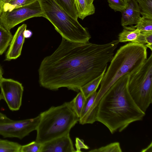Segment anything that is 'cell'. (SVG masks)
Listing matches in <instances>:
<instances>
[{
  "instance_id": "cell-21",
  "label": "cell",
  "mask_w": 152,
  "mask_h": 152,
  "mask_svg": "<svg viewBox=\"0 0 152 152\" xmlns=\"http://www.w3.org/2000/svg\"><path fill=\"white\" fill-rule=\"evenodd\" d=\"M21 145L16 142L0 139V152H20Z\"/></svg>"
},
{
  "instance_id": "cell-22",
  "label": "cell",
  "mask_w": 152,
  "mask_h": 152,
  "mask_svg": "<svg viewBox=\"0 0 152 152\" xmlns=\"http://www.w3.org/2000/svg\"><path fill=\"white\" fill-rule=\"evenodd\" d=\"M61 7L69 15L76 20L78 17L73 0H55Z\"/></svg>"
},
{
  "instance_id": "cell-16",
  "label": "cell",
  "mask_w": 152,
  "mask_h": 152,
  "mask_svg": "<svg viewBox=\"0 0 152 152\" xmlns=\"http://www.w3.org/2000/svg\"><path fill=\"white\" fill-rule=\"evenodd\" d=\"M106 70H104L98 77L87 83L80 88V91L82 93L86 98L94 92L96 91L100 84Z\"/></svg>"
},
{
  "instance_id": "cell-23",
  "label": "cell",
  "mask_w": 152,
  "mask_h": 152,
  "mask_svg": "<svg viewBox=\"0 0 152 152\" xmlns=\"http://www.w3.org/2000/svg\"><path fill=\"white\" fill-rule=\"evenodd\" d=\"M37 0H11L8 3L3 6V11H10L15 8L28 5Z\"/></svg>"
},
{
  "instance_id": "cell-5",
  "label": "cell",
  "mask_w": 152,
  "mask_h": 152,
  "mask_svg": "<svg viewBox=\"0 0 152 152\" xmlns=\"http://www.w3.org/2000/svg\"><path fill=\"white\" fill-rule=\"evenodd\" d=\"M45 16L62 38L76 42H89L91 36L83 27L57 3L55 0H38Z\"/></svg>"
},
{
  "instance_id": "cell-10",
  "label": "cell",
  "mask_w": 152,
  "mask_h": 152,
  "mask_svg": "<svg viewBox=\"0 0 152 152\" xmlns=\"http://www.w3.org/2000/svg\"><path fill=\"white\" fill-rule=\"evenodd\" d=\"M69 134L42 143L41 152H75Z\"/></svg>"
},
{
  "instance_id": "cell-31",
  "label": "cell",
  "mask_w": 152,
  "mask_h": 152,
  "mask_svg": "<svg viewBox=\"0 0 152 152\" xmlns=\"http://www.w3.org/2000/svg\"><path fill=\"white\" fill-rule=\"evenodd\" d=\"M150 150L152 151V142L146 148L143 149L141 152H151Z\"/></svg>"
},
{
  "instance_id": "cell-14",
  "label": "cell",
  "mask_w": 152,
  "mask_h": 152,
  "mask_svg": "<svg viewBox=\"0 0 152 152\" xmlns=\"http://www.w3.org/2000/svg\"><path fill=\"white\" fill-rule=\"evenodd\" d=\"M118 40L120 42H129L144 45L146 43L145 35L134 26H124L118 34Z\"/></svg>"
},
{
  "instance_id": "cell-28",
  "label": "cell",
  "mask_w": 152,
  "mask_h": 152,
  "mask_svg": "<svg viewBox=\"0 0 152 152\" xmlns=\"http://www.w3.org/2000/svg\"><path fill=\"white\" fill-rule=\"evenodd\" d=\"M145 37L146 43L144 45L152 51V33L144 34Z\"/></svg>"
},
{
  "instance_id": "cell-3",
  "label": "cell",
  "mask_w": 152,
  "mask_h": 152,
  "mask_svg": "<svg viewBox=\"0 0 152 152\" xmlns=\"http://www.w3.org/2000/svg\"><path fill=\"white\" fill-rule=\"evenodd\" d=\"M147 48L144 45L129 42L121 47L114 55L100 83L95 99L97 106L104 94L119 79L137 70L147 58Z\"/></svg>"
},
{
  "instance_id": "cell-30",
  "label": "cell",
  "mask_w": 152,
  "mask_h": 152,
  "mask_svg": "<svg viewBox=\"0 0 152 152\" xmlns=\"http://www.w3.org/2000/svg\"><path fill=\"white\" fill-rule=\"evenodd\" d=\"M32 35V32L31 30L26 29L24 31V36L25 38H29L31 37Z\"/></svg>"
},
{
  "instance_id": "cell-24",
  "label": "cell",
  "mask_w": 152,
  "mask_h": 152,
  "mask_svg": "<svg viewBox=\"0 0 152 152\" xmlns=\"http://www.w3.org/2000/svg\"><path fill=\"white\" fill-rule=\"evenodd\" d=\"M91 152H122L120 143L116 142L110 143L105 146L92 149Z\"/></svg>"
},
{
  "instance_id": "cell-37",
  "label": "cell",
  "mask_w": 152,
  "mask_h": 152,
  "mask_svg": "<svg viewBox=\"0 0 152 152\" xmlns=\"http://www.w3.org/2000/svg\"><path fill=\"white\" fill-rule=\"evenodd\" d=\"M91 1L93 2L94 0H90Z\"/></svg>"
},
{
  "instance_id": "cell-13",
  "label": "cell",
  "mask_w": 152,
  "mask_h": 152,
  "mask_svg": "<svg viewBox=\"0 0 152 152\" xmlns=\"http://www.w3.org/2000/svg\"><path fill=\"white\" fill-rule=\"evenodd\" d=\"M121 12V25L123 27L136 24L140 17V8L135 0H128L126 7Z\"/></svg>"
},
{
  "instance_id": "cell-19",
  "label": "cell",
  "mask_w": 152,
  "mask_h": 152,
  "mask_svg": "<svg viewBox=\"0 0 152 152\" xmlns=\"http://www.w3.org/2000/svg\"><path fill=\"white\" fill-rule=\"evenodd\" d=\"M134 26L144 34L152 33V19L140 17Z\"/></svg>"
},
{
  "instance_id": "cell-34",
  "label": "cell",
  "mask_w": 152,
  "mask_h": 152,
  "mask_svg": "<svg viewBox=\"0 0 152 152\" xmlns=\"http://www.w3.org/2000/svg\"><path fill=\"white\" fill-rule=\"evenodd\" d=\"M2 11L3 10L2 6L1 5V4L0 3V16L2 12Z\"/></svg>"
},
{
  "instance_id": "cell-4",
  "label": "cell",
  "mask_w": 152,
  "mask_h": 152,
  "mask_svg": "<svg viewBox=\"0 0 152 152\" xmlns=\"http://www.w3.org/2000/svg\"><path fill=\"white\" fill-rule=\"evenodd\" d=\"M39 115L40 118L36 130L35 141L41 143L69 134L79 120L69 102L51 107Z\"/></svg>"
},
{
  "instance_id": "cell-29",
  "label": "cell",
  "mask_w": 152,
  "mask_h": 152,
  "mask_svg": "<svg viewBox=\"0 0 152 152\" xmlns=\"http://www.w3.org/2000/svg\"><path fill=\"white\" fill-rule=\"evenodd\" d=\"M10 120L5 115L0 112V122L8 121Z\"/></svg>"
},
{
  "instance_id": "cell-15",
  "label": "cell",
  "mask_w": 152,
  "mask_h": 152,
  "mask_svg": "<svg viewBox=\"0 0 152 152\" xmlns=\"http://www.w3.org/2000/svg\"><path fill=\"white\" fill-rule=\"evenodd\" d=\"M74 6L78 18L83 20L95 12L93 2L90 0H73Z\"/></svg>"
},
{
  "instance_id": "cell-26",
  "label": "cell",
  "mask_w": 152,
  "mask_h": 152,
  "mask_svg": "<svg viewBox=\"0 0 152 152\" xmlns=\"http://www.w3.org/2000/svg\"><path fill=\"white\" fill-rule=\"evenodd\" d=\"M110 7L115 12H121L126 7L127 2L124 0H107Z\"/></svg>"
},
{
  "instance_id": "cell-25",
  "label": "cell",
  "mask_w": 152,
  "mask_h": 152,
  "mask_svg": "<svg viewBox=\"0 0 152 152\" xmlns=\"http://www.w3.org/2000/svg\"><path fill=\"white\" fill-rule=\"evenodd\" d=\"M42 143L36 141L21 145L20 152H41Z\"/></svg>"
},
{
  "instance_id": "cell-33",
  "label": "cell",
  "mask_w": 152,
  "mask_h": 152,
  "mask_svg": "<svg viewBox=\"0 0 152 152\" xmlns=\"http://www.w3.org/2000/svg\"><path fill=\"white\" fill-rule=\"evenodd\" d=\"M3 72L2 69H1V67L0 66V79H1L2 77V75H3Z\"/></svg>"
},
{
  "instance_id": "cell-6",
  "label": "cell",
  "mask_w": 152,
  "mask_h": 152,
  "mask_svg": "<svg viewBox=\"0 0 152 152\" xmlns=\"http://www.w3.org/2000/svg\"><path fill=\"white\" fill-rule=\"evenodd\" d=\"M129 93L138 107L145 112L152 103V53L142 66L130 75Z\"/></svg>"
},
{
  "instance_id": "cell-32",
  "label": "cell",
  "mask_w": 152,
  "mask_h": 152,
  "mask_svg": "<svg viewBox=\"0 0 152 152\" xmlns=\"http://www.w3.org/2000/svg\"><path fill=\"white\" fill-rule=\"evenodd\" d=\"M11 0H0V3L2 6L8 3Z\"/></svg>"
},
{
  "instance_id": "cell-8",
  "label": "cell",
  "mask_w": 152,
  "mask_h": 152,
  "mask_svg": "<svg viewBox=\"0 0 152 152\" xmlns=\"http://www.w3.org/2000/svg\"><path fill=\"white\" fill-rule=\"evenodd\" d=\"M40 118L39 115L30 119L19 121L10 120L0 122V135L5 138L15 137L21 139L36 130Z\"/></svg>"
},
{
  "instance_id": "cell-9",
  "label": "cell",
  "mask_w": 152,
  "mask_h": 152,
  "mask_svg": "<svg viewBox=\"0 0 152 152\" xmlns=\"http://www.w3.org/2000/svg\"><path fill=\"white\" fill-rule=\"evenodd\" d=\"M0 88L3 99L12 111L19 110L22 104L24 88L19 82L11 79H0Z\"/></svg>"
},
{
  "instance_id": "cell-1",
  "label": "cell",
  "mask_w": 152,
  "mask_h": 152,
  "mask_svg": "<svg viewBox=\"0 0 152 152\" xmlns=\"http://www.w3.org/2000/svg\"><path fill=\"white\" fill-rule=\"evenodd\" d=\"M119 42L117 39L101 44L79 43L62 38L56 49L40 64V85L52 91L65 87L79 91L107 69Z\"/></svg>"
},
{
  "instance_id": "cell-27",
  "label": "cell",
  "mask_w": 152,
  "mask_h": 152,
  "mask_svg": "<svg viewBox=\"0 0 152 152\" xmlns=\"http://www.w3.org/2000/svg\"><path fill=\"white\" fill-rule=\"evenodd\" d=\"M75 152H81V150L82 149H88L89 148V147L84 143V140L78 137H76L75 139Z\"/></svg>"
},
{
  "instance_id": "cell-35",
  "label": "cell",
  "mask_w": 152,
  "mask_h": 152,
  "mask_svg": "<svg viewBox=\"0 0 152 152\" xmlns=\"http://www.w3.org/2000/svg\"><path fill=\"white\" fill-rule=\"evenodd\" d=\"M2 99H3V98H2V96H1V94H0V102Z\"/></svg>"
},
{
  "instance_id": "cell-2",
  "label": "cell",
  "mask_w": 152,
  "mask_h": 152,
  "mask_svg": "<svg viewBox=\"0 0 152 152\" xmlns=\"http://www.w3.org/2000/svg\"><path fill=\"white\" fill-rule=\"evenodd\" d=\"M130 75L117 80L100 99L97 106V121L113 134L121 132L132 123L142 120L145 113L137 106L128 90Z\"/></svg>"
},
{
  "instance_id": "cell-18",
  "label": "cell",
  "mask_w": 152,
  "mask_h": 152,
  "mask_svg": "<svg viewBox=\"0 0 152 152\" xmlns=\"http://www.w3.org/2000/svg\"><path fill=\"white\" fill-rule=\"evenodd\" d=\"M12 36L10 31L7 30L0 24V56L9 46Z\"/></svg>"
},
{
  "instance_id": "cell-12",
  "label": "cell",
  "mask_w": 152,
  "mask_h": 152,
  "mask_svg": "<svg viewBox=\"0 0 152 152\" xmlns=\"http://www.w3.org/2000/svg\"><path fill=\"white\" fill-rule=\"evenodd\" d=\"M97 92L96 91L86 98V101L79 118L80 124H93L97 121V108L95 105L94 102Z\"/></svg>"
},
{
  "instance_id": "cell-36",
  "label": "cell",
  "mask_w": 152,
  "mask_h": 152,
  "mask_svg": "<svg viewBox=\"0 0 152 152\" xmlns=\"http://www.w3.org/2000/svg\"><path fill=\"white\" fill-rule=\"evenodd\" d=\"M125 1L127 2V1H128V0H124Z\"/></svg>"
},
{
  "instance_id": "cell-20",
  "label": "cell",
  "mask_w": 152,
  "mask_h": 152,
  "mask_svg": "<svg viewBox=\"0 0 152 152\" xmlns=\"http://www.w3.org/2000/svg\"><path fill=\"white\" fill-rule=\"evenodd\" d=\"M142 17L152 19V0H135Z\"/></svg>"
},
{
  "instance_id": "cell-17",
  "label": "cell",
  "mask_w": 152,
  "mask_h": 152,
  "mask_svg": "<svg viewBox=\"0 0 152 152\" xmlns=\"http://www.w3.org/2000/svg\"><path fill=\"white\" fill-rule=\"evenodd\" d=\"M86 98L80 91L71 101L69 102L72 110L79 118L85 104Z\"/></svg>"
},
{
  "instance_id": "cell-7",
  "label": "cell",
  "mask_w": 152,
  "mask_h": 152,
  "mask_svg": "<svg viewBox=\"0 0 152 152\" xmlns=\"http://www.w3.org/2000/svg\"><path fill=\"white\" fill-rule=\"evenodd\" d=\"M45 18L38 0L28 5L15 8L10 11H3L0 16V24L9 31L19 24L30 18Z\"/></svg>"
},
{
  "instance_id": "cell-11",
  "label": "cell",
  "mask_w": 152,
  "mask_h": 152,
  "mask_svg": "<svg viewBox=\"0 0 152 152\" xmlns=\"http://www.w3.org/2000/svg\"><path fill=\"white\" fill-rule=\"evenodd\" d=\"M27 25L24 24L17 29L11 41L9 49L5 56V61L15 59L21 55L22 47L25 41L24 31Z\"/></svg>"
}]
</instances>
